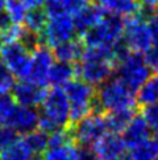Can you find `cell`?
<instances>
[{
	"label": "cell",
	"instance_id": "obj_1",
	"mask_svg": "<svg viewBox=\"0 0 158 160\" xmlns=\"http://www.w3.org/2000/svg\"><path fill=\"white\" fill-rule=\"evenodd\" d=\"M70 126V103L63 89L53 86L38 112V128L46 132Z\"/></svg>",
	"mask_w": 158,
	"mask_h": 160
},
{
	"label": "cell",
	"instance_id": "obj_2",
	"mask_svg": "<svg viewBox=\"0 0 158 160\" xmlns=\"http://www.w3.org/2000/svg\"><path fill=\"white\" fill-rule=\"evenodd\" d=\"M136 93L129 89L121 79L108 78L96 89V111L109 112L123 107H133Z\"/></svg>",
	"mask_w": 158,
	"mask_h": 160
},
{
	"label": "cell",
	"instance_id": "obj_3",
	"mask_svg": "<svg viewBox=\"0 0 158 160\" xmlns=\"http://www.w3.org/2000/svg\"><path fill=\"white\" fill-rule=\"evenodd\" d=\"M70 103V126L96 111V89L83 79H71L65 86Z\"/></svg>",
	"mask_w": 158,
	"mask_h": 160
},
{
	"label": "cell",
	"instance_id": "obj_4",
	"mask_svg": "<svg viewBox=\"0 0 158 160\" xmlns=\"http://www.w3.org/2000/svg\"><path fill=\"white\" fill-rule=\"evenodd\" d=\"M124 35V18L120 15L105 13L94 27L82 35L86 47L112 45Z\"/></svg>",
	"mask_w": 158,
	"mask_h": 160
},
{
	"label": "cell",
	"instance_id": "obj_5",
	"mask_svg": "<svg viewBox=\"0 0 158 160\" xmlns=\"http://www.w3.org/2000/svg\"><path fill=\"white\" fill-rule=\"evenodd\" d=\"M0 62L20 79H25L30 69L32 50L20 40L0 42Z\"/></svg>",
	"mask_w": 158,
	"mask_h": 160
},
{
	"label": "cell",
	"instance_id": "obj_6",
	"mask_svg": "<svg viewBox=\"0 0 158 160\" xmlns=\"http://www.w3.org/2000/svg\"><path fill=\"white\" fill-rule=\"evenodd\" d=\"M115 73L116 77L121 79L133 93H136L141 85L150 77V69L146 65L142 53L133 50L116 65Z\"/></svg>",
	"mask_w": 158,
	"mask_h": 160
},
{
	"label": "cell",
	"instance_id": "obj_7",
	"mask_svg": "<svg viewBox=\"0 0 158 160\" xmlns=\"http://www.w3.org/2000/svg\"><path fill=\"white\" fill-rule=\"evenodd\" d=\"M72 138L79 147H92L105 132H108L103 112L94 111L79 122L70 126Z\"/></svg>",
	"mask_w": 158,
	"mask_h": 160
},
{
	"label": "cell",
	"instance_id": "obj_8",
	"mask_svg": "<svg viewBox=\"0 0 158 160\" xmlns=\"http://www.w3.org/2000/svg\"><path fill=\"white\" fill-rule=\"evenodd\" d=\"M123 38L125 40L129 49L133 52L145 53L146 50H149L153 47V40H151L148 20L141 16L140 11L134 15L124 18Z\"/></svg>",
	"mask_w": 158,
	"mask_h": 160
},
{
	"label": "cell",
	"instance_id": "obj_9",
	"mask_svg": "<svg viewBox=\"0 0 158 160\" xmlns=\"http://www.w3.org/2000/svg\"><path fill=\"white\" fill-rule=\"evenodd\" d=\"M77 28L70 13H63L48 19L42 33V42L49 48H55L69 40L74 38Z\"/></svg>",
	"mask_w": 158,
	"mask_h": 160
},
{
	"label": "cell",
	"instance_id": "obj_10",
	"mask_svg": "<svg viewBox=\"0 0 158 160\" xmlns=\"http://www.w3.org/2000/svg\"><path fill=\"white\" fill-rule=\"evenodd\" d=\"M55 62L54 52H52L48 45L40 44L38 47L32 52V62L30 69L25 79L33 83L46 86L49 83L50 70Z\"/></svg>",
	"mask_w": 158,
	"mask_h": 160
},
{
	"label": "cell",
	"instance_id": "obj_11",
	"mask_svg": "<svg viewBox=\"0 0 158 160\" xmlns=\"http://www.w3.org/2000/svg\"><path fill=\"white\" fill-rule=\"evenodd\" d=\"M13 98L19 105L29 106V107H40L46 98L48 90L45 86L33 83L28 79H22L13 86Z\"/></svg>",
	"mask_w": 158,
	"mask_h": 160
},
{
	"label": "cell",
	"instance_id": "obj_12",
	"mask_svg": "<svg viewBox=\"0 0 158 160\" xmlns=\"http://www.w3.org/2000/svg\"><path fill=\"white\" fill-rule=\"evenodd\" d=\"M5 126H9L19 134H26L38 128V112L36 107L16 105Z\"/></svg>",
	"mask_w": 158,
	"mask_h": 160
},
{
	"label": "cell",
	"instance_id": "obj_13",
	"mask_svg": "<svg viewBox=\"0 0 158 160\" xmlns=\"http://www.w3.org/2000/svg\"><path fill=\"white\" fill-rule=\"evenodd\" d=\"M91 148L103 160H116L125 153L127 144L120 136V134L109 132L108 131Z\"/></svg>",
	"mask_w": 158,
	"mask_h": 160
},
{
	"label": "cell",
	"instance_id": "obj_14",
	"mask_svg": "<svg viewBox=\"0 0 158 160\" xmlns=\"http://www.w3.org/2000/svg\"><path fill=\"white\" fill-rule=\"evenodd\" d=\"M151 136V128L145 121L142 115H134V118L128 124V127L124 130L123 132V139L125 142L127 147L132 148L134 146L140 144L141 142L146 140Z\"/></svg>",
	"mask_w": 158,
	"mask_h": 160
},
{
	"label": "cell",
	"instance_id": "obj_15",
	"mask_svg": "<svg viewBox=\"0 0 158 160\" xmlns=\"http://www.w3.org/2000/svg\"><path fill=\"white\" fill-rule=\"evenodd\" d=\"M105 15V12L101 9L100 5L96 3H90L86 7H83L79 12H77L74 16V24L77 28V32L79 35H83L84 32H87L90 28L94 27L96 22Z\"/></svg>",
	"mask_w": 158,
	"mask_h": 160
},
{
	"label": "cell",
	"instance_id": "obj_16",
	"mask_svg": "<svg viewBox=\"0 0 158 160\" xmlns=\"http://www.w3.org/2000/svg\"><path fill=\"white\" fill-rule=\"evenodd\" d=\"M136 115V108L133 107H123L117 110L109 111L105 114V123L109 132L121 134L128 127V124Z\"/></svg>",
	"mask_w": 158,
	"mask_h": 160
},
{
	"label": "cell",
	"instance_id": "obj_17",
	"mask_svg": "<svg viewBox=\"0 0 158 160\" xmlns=\"http://www.w3.org/2000/svg\"><path fill=\"white\" fill-rule=\"evenodd\" d=\"M105 13L120 15L123 18L137 13L141 4L137 0H94Z\"/></svg>",
	"mask_w": 158,
	"mask_h": 160
},
{
	"label": "cell",
	"instance_id": "obj_18",
	"mask_svg": "<svg viewBox=\"0 0 158 160\" xmlns=\"http://www.w3.org/2000/svg\"><path fill=\"white\" fill-rule=\"evenodd\" d=\"M84 48H86V45H84L82 38H71L54 48L55 60L65 62H75L82 58Z\"/></svg>",
	"mask_w": 158,
	"mask_h": 160
},
{
	"label": "cell",
	"instance_id": "obj_19",
	"mask_svg": "<svg viewBox=\"0 0 158 160\" xmlns=\"http://www.w3.org/2000/svg\"><path fill=\"white\" fill-rule=\"evenodd\" d=\"M77 77V65L74 62H65V61H57L50 70L49 76V83L52 86H65L67 82Z\"/></svg>",
	"mask_w": 158,
	"mask_h": 160
},
{
	"label": "cell",
	"instance_id": "obj_20",
	"mask_svg": "<svg viewBox=\"0 0 158 160\" xmlns=\"http://www.w3.org/2000/svg\"><path fill=\"white\" fill-rule=\"evenodd\" d=\"M41 160H79V148L75 142L48 147L44 151Z\"/></svg>",
	"mask_w": 158,
	"mask_h": 160
},
{
	"label": "cell",
	"instance_id": "obj_21",
	"mask_svg": "<svg viewBox=\"0 0 158 160\" xmlns=\"http://www.w3.org/2000/svg\"><path fill=\"white\" fill-rule=\"evenodd\" d=\"M36 153L32 151L25 139H17L0 152V160H33Z\"/></svg>",
	"mask_w": 158,
	"mask_h": 160
},
{
	"label": "cell",
	"instance_id": "obj_22",
	"mask_svg": "<svg viewBox=\"0 0 158 160\" xmlns=\"http://www.w3.org/2000/svg\"><path fill=\"white\" fill-rule=\"evenodd\" d=\"M136 101L140 105H151L158 102V74L150 76L136 91Z\"/></svg>",
	"mask_w": 158,
	"mask_h": 160
},
{
	"label": "cell",
	"instance_id": "obj_23",
	"mask_svg": "<svg viewBox=\"0 0 158 160\" xmlns=\"http://www.w3.org/2000/svg\"><path fill=\"white\" fill-rule=\"evenodd\" d=\"M133 160H154L158 156V138H148L131 148Z\"/></svg>",
	"mask_w": 158,
	"mask_h": 160
},
{
	"label": "cell",
	"instance_id": "obj_24",
	"mask_svg": "<svg viewBox=\"0 0 158 160\" xmlns=\"http://www.w3.org/2000/svg\"><path fill=\"white\" fill-rule=\"evenodd\" d=\"M22 22H24V25L29 31L37 33V35H41V37H42V33H44L45 27H46V22H48V15L42 7L33 8L26 12Z\"/></svg>",
	"mask_w": 158,
	"mask_h": 160
},
{
	"label": "cell",
	"instance_id": "obj_25",
	"mask_svg": "<svg viewBox=\"0 0 158 160\" xmlns=\"http://www.w3.org/2000/svg\"><path fill=\"white\" fill-rule=\"evenodd\" d=\"M24 139L36 155H40V153L44 152L48 148L49 135L46 131H44L41 128H36V130L30 131V132H26Z\"/></svg>",
	"mask_w": 158,
	"mask_h": 160
},
{
	"label": "cell",
	"instance_id": "obj_26",
	"mask_svg": "<svg viewBox=\"0 0 158 160\" xmlns=\"http://www.w3.org/2000/svg\"><path fill=\"white\" fill-rule=\"evenodd\" d=\"M5 11L13 22H22L28 12L24 0H5Z\"/></svg>",
	"mask_w": 158,
	"mask_h": 160
},
{
	"label": "cell",
	"instance_id": "obj_27",
	"mask_svg": "<svg viewBox=\"0 0 158 160\" xmlns=\"http://www.w3.org/2000/svg\"><path fill=\"white\" fill-rule=\"evenodd\" d=\"M16 105H17V102L15 101L13 95H8V94L0 95V124L7 123L8 118L11 117Z\"/></svg>",
	"mask_w": 158,
	"mask_h": 160
},
{
	"label": "cell",
	"instance_id": "obj_28",
	"mask_svg": "<svg viewBox=\"0 0 158 160\" xmlns=\"http://www.w3.org/2000/svg\"><path fill=\"white\" fill-rule=\"evenodd\" d=\"M17 139H19L17 131L13 130L12 127H9V126L2 124V127H0V152L5 150L7 147H9Z\"/></svg>",
	"mask_w": 158,
	"mask_h": 160
},
{
	"label": "cell",
	"instance_id": "obj_29",
	"mask_svg": "<svg viewBox=\"0 0 158 160\" xmlns=\"http://www.w3.org/2000/svg\"><path fill=\"white\" fill-rule=\"evenodd\" d=\"M15 86V76L0 62V95L7 94Z\"/></svg>",
	"mask_w": 158,
	"mask_h": 160
},
{
	"label": "cell",
	"instance_id": "obj_30",
	"mask_svg": "<svg viewBox=\"0 0 158 160\" xmlns=\"http://www.w3.org/2000/svg\"><path fill=\"white\" fill-rule=\"evenodd\" d=\"M142 117L150 126V128L158 132V102L151 105H145L142 108Z\"/></svg>",
	"mask_w": 158,
	"mask_h": 160
},
{
	"label": "cell",
	"instance_id": "obj_31",
	"mask_svg": "<svg viewBox=\"0 0 158 160\" xmlns=\"http://www.w3.org/2000/svg\"><path fill=\"white\" fill-rule=\"evenodd\" d=\"M144 60L149 66L150 72L158 74V45H153L149 50H146Z\"/></svg>",
	"mask_w": 158,
	"mask_h": 160
},
{
	"label": "cell",
	"instance_id": "obj_32",
	"mask_svg": "<svg viewBox=\"0 0 158 160\" xmlns=\"http://www.w3.org/2000/svg\"><path fill=\"white\" fill-rule=\"evenodd\" d=\"M61 2H62V4H63V7H65L67 13L75 15L83 7H86L87 4L91 3V0H61Z\"/></svg>",
	"mask_w": 158,
	"mask_h": 160
},
{
	"label": "cell",
	"instance_id": "obj_33",
	"mask_svg": "<svg viewBox=\"0 0 158 160\" xmlns=\"http://www.w3.org/2000/svg\"><path fill=\"white\" fill-rule=\"evenodd\" d=\"M148 24H149L151 40H153V45H158V15L157 13L148 19Z\"/></svg>",
	"mask_w": 158,
	"mask_h": 160
},
{
	"label": "cell",
	"instance_id": "obj_34",
	"mask_svg": "<svg viewBox=\"0 0 158 160\" xmlns=\"http://www.w3.org/2000/svg\"><path fill=\"white\" fill-rule=\"evenodd\" d=\"M12 20H11V18L8 16L7 12H0V32H3L4 29H7L8 27H11V24H12Z\"/></svg>",
	"mask_w": 158,
	"mask_h": 160
},
{
	"label": "cell",
	"instance_id": "obj_35",
	"mask_svg": "<svg viewBox=\"0 0 158 160\" xmlns=\"http://www.w3.org/2000/svg\"><path fill=\"white\" fill-rule=\"evenodd\" d=\"M25 5L28 7V11L33 8H40L45 4V0H24Z\"/></svg>",
	"mask_w": 158,
	"mask_h": 160
},
{
	"label": "cell",
	"instance_id": "obj_36",
	"mask_svg": "<svg viewBox=\"0 0 158 160\" xmlns=\"http://www.w3.org/2000/svg\"><path fill=\"white\" fill-rule=\"evenodd\" d=\"M141 4L148 5V7H151V8H156L158 5V0H141Z\"/></svg>",
	"mask_w": 158,
	"mask_h": 160
},
{
	"label": "cell",
	"instance_id": "obj_37",
	"mask_svg": "<svg viewBox=\"0 0 158 160\" xmlns=\"http://www.w3.org/2000/svg\"><path fill=\"white\" fill-rule=\"evenodd\" d=\"M116 160H133V159H132L131 155H125V153H124V155H121L120 158L116 159Z\"/></svg>",
	"mask_w": 158,
	"mask_h": 160
},
{
	"label": "cell",
	"instance_id": "obj_38",
	"mask_svg": "<svg viewBox=\"0 0 158 160\" xmlns=\"http://www.w3.org/2000/svg\"><path fill=\"white\" fill-rule=\"evenodd\" d=\"M5 8V0H0V12Z\"/></svg>",
	"mask_w": 158,
	"mask_h": 160
},
{
	"label": "cell",
	"instance_id": "obj_39",
	"mask_svg": "<svg viewBox=\"0 0 158 160\" xmlns=\"http://www.w3.org/2000/svg\"><path fill=\"white\" fill-rule=\"evenodd\" d=\"M154 160H158V156H157V158H156V159H154Z\"/></svg>",
	"mask_w": 158,
	"mask_h": 160
}]
</instances>
